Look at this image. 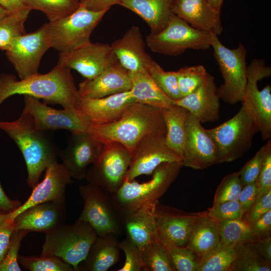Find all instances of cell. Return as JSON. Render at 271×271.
Returning <instances> with one entry per match:
<instances>
[{
	"instance_id": "cell-34",
	"label": "cell",
	"mask_w": 271,
	"mask_h": 271,
	"mask_svg": "<svg viewBox=\"0 0 271 271\" xmlns=\"http://www.w3.org/2000/svg\"><path fill=\"white\" fill-rule=\"evenodd\" d=\"M220 241L227 245L257 240L249 223L243 217L240 219H224L215 222Z\"/></svg>"
},
{
	"instance_id": "cell-7",
	"label": "cell",
	"mask_w": 271,
	"mask_h": 271,
	"mask_svg": "<svg viewBox=\"0 0 271 271\" xmlns=\"http://www.w3.org/2000/svg\"><path fill=\"white\" fill-rule=\"evenodd\" d=\"M211 46L224 81L217 89L220 99L230 105L242 102L247 83L246 48L240 43L237 48L229 49L214 34Z\"/></svg>"
},
{
	"instance_id": "cell-55",
	"label": "cell",
	"mask_w": 271,
	"mask_h": 271,
	"mask_svg": "<svg viewBox=\"0 0 271 271\" xmlns=\"http://www.w3.org/2000/svg\"><path fill=\"white\" fill-rule=\"evenodd\" d=\"M263 259L271 265V237H268L254 242Z\"/></svg>"
},
{
	"instance_id": "cell-6",
	"label": "cell",
	"mask_w": 271,
	"mask_h": 271,
	"mask_svg": "<svg viewBox=\"0 0 271 271\" xmlns=\"http://www.w3.org/2000/svg\"><path fill=\"white\" fill-rule=\"evenodd\" d=\"M107 12H93L80 6L70 15L47 23L51 47L67 53L90 43L91 33Z\"/></svg>"
},
{
	"instance_id": "cell-54",
	"label": "cell",
	"mask_w": 271,
	"mask_h": 271,
	"mask_svg": "<svg viewBox=\"0 0 271 271\" xmlns=\"http://www.w3.org/2000/svg\"><path fill=\"white\" fill-rule=\"evenodd\" d=\"M22 204L18 200H12L4 191L0 180V213L10 214L17 210Z\"/></svg>"
},
{
	"instance_id": "cell-4",
	"label": "cell",
	"mask_w": 271,
	"mask_h": 271,
	"mask_svg": "<svg viewBox=\"0 0 271 271\" xmlns=\"http://www.w3.org/2000/svg\"><path fill=\"white\" fill-rule=\"evenodd\" d=\"M182 166L181 162L163 163L154 171L152 179L143 183L125 179L117 191L110 195L122 223L132 213L155 205L177 178Z\"/></svg>"
},
{
	"instance_id": "cell-5",
	"label": "cell",
	"mask_w": 271,
	"mask_h": 271,
	"mask_svg": "<svg viewBox=\"0 0 271 271\" xmlns=\"http://www.w3.org/2000/svg\"><path fill=\"white\" fill-rule=\"evenodd\" d=\"M97 236L84 221L77 219L73 224L64 223L46 233L41 256L59 257L78 270Z\"/></svg>"
},
{
	"instance_id": "cell-53",
	"label": "cell",
	"mask_w": 271,
	"mask_h": 271,
	"mask_svg": "<svg viewBox=\"0 0 271 271\" xmlns=\"http://www.w3.org/2000/svg\"><path fill=\"white\" fill-rule=\"evenodd\" d=\"M80 6L93 12L108 11L113 5H119V0H79Z\"/></svg>"
},
{
	"instance_id": "cell-16",
	"label": "cell",
	"mask_w": 271,
	"mask_h": 271,
	"mask_svg": "<svg viewBox=\"0 0 271 271\" xmlns=\"http://www.w3.org/2000/svg\"><path fill=\"white\" fill-rule=\"evenodd\" d=\"M183 166L202 170L218 164L217 146L201 123L188 112L185 123Z\"/></svg>"
},
{
	"instance_id": "cell-45",
	"label": "cell",
	"mask_w": 271,
	"mask_h": 271,
	"mask_svg": "<svg viewBox=\"0 0 271 271\" xmlns=\"http://www.w3.org/2000/svg\"><path fill=\"white\" fill-rule=\"evenodd\" d=\"M30 231L26 230H15L7 252L0 263V271H21L18 258L19 252L23 238Z\"/></svg>"
},
{
	"instance_id": "cell-51",
	"label": "cell",
	"mask_w": 271,
	"mask_h": 271,
	"mask_svg": "<svg viewBox=\"0 0 271 271\" xmlns=\"http://www.w3.org/2000/svg\"><path fill=\"white\" fill-rule=\"evenodd\" d=\"M258 195L256 180L242 187L238 201L244 212H246L254 203Z\"/></svg>"
},
{
	"instance_id": "cell-26",
	"label": "cell",
	"mask_w": 271,
	"mask_h": 271,
	"mask_svg": "<svg viewBox=\"0 0 271 271\" xmlns=\"http://www.w3.org/2000/svg\"><path fill=\"white\" fill-rule=\"evenodd\" d=\"M135 102L129 90L101 98L81 99L79 109L91 124H104L117 119L127 107Z\"/></svg>"
},
{
	"instance_id": "cell-19",
	"label": "cell",
	"mask_w": 271,
	"mask_h": 271,
	"mask_svg": "<svg viewBox=\"0 0 271 271\" xmlns=\"http://www.w3.org/2000/svg\"><path fill=\"white\" fill-rule=\"evenodd\" d=\"M102 147L89 133H71L66 147L60 151L59 157L72 177L82 180L85 178L88 166L97 159Z\"/></svg>"
},
{
	"instance_id": "cell-25",
	"label": "cell",
	"mask_w": 271,
	"mask_h": 271,
	"mask_svg": "<svg viewBox=\"0 0 271 271\" xmlns=\"http://www.w3.org/2000/svg\"><path fill=\"white\" fill-rule=\"evenodd\" d=\"M200 213L185 212L163 205L159 201L154 208L158 232L180 246L186 245L192 226Z\"/></svg>"
},
{
	"instance_id": "cell-14",
	"label": "cell",
	"mask_w": 271,
	"mask_h": 271,
	"mask_svg": "<svg viewBox=\"0 0 271 271\" xmlns=\"http://www.w3.org/2000/svg\"><path fill=\"white\" fill-rule=\"evenodd\" d=\"M51 48L47 23L37 31L13 39L6 50L20 79L38 73L41 60Z\"/></svg>"
},
{
	"instance_id": "cell-41",
	"label": "cell",
	"mask_w": 271,
	"mask_h": 271,
	"mask_svg": "<svg viewBox=\"0 0 271 271\" xmlns=\"http://www.w3.org/2000/svg\"><path fill=\"white\" fill-rule=\"evenodd\" d=\"M18 261L30 271H75L72 265L56 256L19 255Z\"/></svg>"
},
{
	"instance_id": "cell-15",
	"label": "cell",
	"mask_w": 271,
	"mask_h": 271,
	"mask_svg": "<svg viewBox=\"0 0 271 271\" xmlns=\"http://www.w3.org/2000/svg\"><path fill=\"white\" fill-rule=\"evenodd\" d=\"M166 136L150 134L141 139L130 153L126 179L132 181L142 175H151L163 163L182 162V158L166 146Z\"/></svg>"
},
{
	"instance_id": "cell-8",
	"label": "cell",
	"mask_w": 271,
	"mask_h": 271,
	"mask_svg": "<svg viewBox=\"0 0 271 271\" xmlns=\"http://www.w3.org/2000/svg\"><path fill=\"white\" fill-rule=\"evenodd\" d=\"M213 34L192 27L175 14L166 27L157 34L150 33L146 42L154 52L177 56L188 49L206 50L211 46Z\"/></svg>"
},
{
	"instance_id": "cell-46",
	"label": "cell",
	"mask_w": 271,
	"mask_h": 271,
	"mask_svg": "<svg viewBox=\"0 0 271 271\" xmlns=\"http://www.w3.org/2000/svg\"><path fill=\"white\" fill-rule=\"evenodd\" d=\"M119 247L125 254V262L117 271H145L140 250L128 237L119 242Z\"/></svg>"
},
{
	"instance_id": "cell-20",
	"label": "cell",
	"mask_w": 271,
	"mask_h": 271,
	"mask_svg": "<svg viewBox=\"0 0 271 271\" xmlns=\"http://www.w3.org/2000/svg\"><path fill=\"white\" fill-rule=\"evenodd\" d=\"M68 216L66 200L49 201L34 205L14 219L15 230L44 233L65 223Z\"/></svg>"
},
{
	"instance_id": "cell-57",
	"label": "cell",
	"mask_w": 271,
	"mask_h": 271,
	"mask_svg": "<svg viewBox=\"0 0 271 271\" xmlns=\"http://www.w3.org/2000/svg\"><path fill=\"white\" fill-rule=\"evenodd\" d=\"M224 0H208L211 6L218 11L221 12V9Z\"/></svg>"
},
{
	"instance_id": "cell-18",
	"label": "cell",
	"mask_w": 271,
	"mask_h": 271,
	"mask_svg": "<svg viewBox=\"0 0 271 271\" xmlns=\"http://www.w3.org/2000/svg\"><path fill=\"white\" fill-rule=\"evenodd\" d=\"M72 176L62 163L57 160L51 162L46 168L43 180L33 188L32 192L26 201L11 213L10 219L26 209L38 204L49 202L64 201L68 184L72 182Z\"/></svg>"
},
{
	"instance_id": "cell-33",
	"label": "cell",
	"mask_w": 271,
	"mask_h": 271,
	"mask_svg": "<svg viewBox=\"0 0 271 271\" xmlns=\"http://www.w3.org/2000/svg\"><path fill=\"white\" fill-rule=\"evenodd\" d=\"M254 242L246 241L233 246L235 256L228 271L271 270V265L261 257Z\"/></svg>"
},
{
	"instance_id": "cell-47",
	"label": "cell",
	"mask_w": 271,
	"mask_h": 271,
	"mask_svg": "<svg viewBox=\"0 0 271 271\" xmlns=\"http://www.w3.org/2000/svg\"><path fill=\"white\" fill-rule=\"evenodd\" d=\"M206 212L215 222L224 219H240L244 215L237 200L226 201L212 206Z\"/></svg>"
},
{
	"instance_id": "cell-56",
	"label": "cell",
	"mask_w": 271,
	"mask_h": 271,
	"mask_svg": "<svg viewBox=\"0 0 271 271\" xmlns=\"http://www.w3.org/2000/svg\"><path fill=\"white\" fill-rule=\"evenodd\" d=\"M0 6L9 13L14 12L26 7L24 0H0Z\"/></svg>"
},
{
	"instance_id": "cell-52",
	"label": "cell",
	"mask_w": 271,
	"mask_h": 271,
	"mask_svg": "<svg viewBox=\"0 0 271 271\" xmlns=\"http://www.w3.org/2000/svg\"><path fill=\"white\" fill-rule=\"evenodd\" d=\"M15 230L14 220L10 218L0 225V263L7 252L12 235Z\"/></svg>"
},
{
	"instance_id": "cell-39",
	"label": "cell",
	"mask_w": 271,
	"mask_h": 271,
	"mask_svg": "<svg viewBox=\"0 0 271 271\" xmlns=\"http://www.w3.org/2000/svg\"><path fill=\"white\" fill-rule=\"evenodd\" d=\"M140 250L145 271H173L167 250L157 236Z\"/></svg>"
},
{
	"instance_id": "cell-10",
	"label": "cell",
	"mask_w": 271,
	"mask_h": 271,
	"mask_svg": "<svg viewBox=\"0 0 271 271\" xmlns=\"http://www.w3.org/2000/svg\"><path fill=\"white\" fill-rule=\"evenodd\" d=\"M271 75V68L261 59H254L247 68V83L242 106L258 128L263 141L271 138V86L262 90L258 81Z\"/></svg>"
},
{
	"instance_id": "cell-22",
	"label": "cell",
	"mask_w": 271,
	"mask_h": 271,
	"mask_svg": "<svg viewBox=\"0 0 271 271\" xmlns=\"http://www.w3.org/2000/svg\"><path fill=\"white\" fill-rule=\"evenodd\" d=\"M171 8L175 15L195 29L217 36L222 31L221 12L208 0H172Z\"/></svg>"
},
{
	"instance_id": "cell-37",
	"label": "cell",
	"mask_w": 271,
	"mask_h": 271,
	"mask_svg": "<svg viewBox=\"0 0 271 271\" xmlns=\"http://www.w3.org/2000/svg\"><path fill=\"white\" fill-rule=\"evenodd\" d=\"M235 256L233 246L221 242L199 258L198 271H228Z\"/></svg>"
},
{
	"instance_id": "cell-21",
	"label": "cell",
	"mask_w": 271,
	"mask_h": 271,
	"mask_svg": "<svg viewBox=\"0 0 271 271\" xmlns=\"http://www.w3.org/2000/svg\"><path fill=\"white\" fill-rule=\"evenodd\" d=\"M120 65L129 72L149 70L155 61L146 52L140 28L133 26L110 45Z\"/></svg>"
},
{
	"instance_id": "cell-50",
	"label": "cell",
	"mask_w": 271,
	"mask_h": 271,
	"mask_svg": "<svg viewBox=\"0 0 271 271\" xmlns=\"http://www.w3.org/2000/svg\"><path fill=\"white\" fill-rule=\"evenodd\" d=\"M258 196L271 190V153L267 155L256 180Z\"/></svg>"
},
{
	"instance_id": "cell-40",
	"label": "cell",
	"mask_w": 271,
	"mask_h": 271,
	"mask_svg": "<svg viewBox=\"0 0 271 271\" xmlns=\"http://www.w3.org/2000/svg\"><path fill=\"white\" fill-rule=\"evenodd\" d=\"M176 73L178 87L183 97L198 88L209 74L201 65L184 67Z\"/></svg>"
},
{
	"instance_id": "cell-30",
	"label": "cell",
	"mask_w": 271,
	"mask_h": 271,
	"mask_svg": "<svg viewBox=\"0 0 271 271\" xmlns=\"http://www.w3.org/2000/svg\"><path fill=\"white\" fill-rule=\"evenodd\" d=\"M155 205L143 208L132 213L123 222L127 237L139 249L156 237L158 228L154 214Z\"/></svg>"
},
{
	"instance_id": "cell-17",
	"label": "cell",
	"mask_w": 271,
	"mask_h": 271,
	"mask_svg": "<svg viewBox=\"0 0 271 271\" xmlns=\"http://www.w3.org/2000/svg\"><path fill=\"white\" fill-rule=\"evenodd\" d=\"M118 62L110 45L90 42L73 51L60 53L57 65L74 69L91 79Z\"/></svg>"
},
{
	"instance_id": "cell-38",
	"label": "cell",
	"mask_w": 271,
	"mask_h": 271,
	"mask_svg": "<svg viewBox=\"0 0 271 271\" xmlns=\"http://www.w3.org/2000/svg\"><path fill=\"white\" fill-rule=\"evenodd\" d=\"M24 3L31 10L43 12L50 22L64 18L80 7L77 0H24Z\"/></svg>"
},
{
	"instance_id": "cell-58",
	"label": "cell",
	"mask_w": 271,
	"mask_h": 271,
	"mask_svg": "<svg viewBox=\"0 0 271 271\" xmlns=\"http://www.w3.org/2000/svg\"><path fill=\"white\" fill-rule=\"evenodd\" d=\"M11 214L0 213V225L10 218Z\"/></svg>"
},
{
	"instance_id": "cell-60",
	"label": "cell",
	"mask_w": 271,
	"mask_h": 271,
	"mask_svg": "<svg viewBox=\"0 0 271 271\" xmlns=\"http://www.w3.org/2000/svg\"><path fill=\"white\" fill-rule=\"evenodd\" d=\"M78 1H79V0H77Z\"/></svg>"
},
{
	"instance_id": "cell-3",
	"label": "cell",
	"mask_w": 271,
	"mask_h": 271,
	"mask_svg": "<svg viewBox=\"0 0 271 271\" xmlns=\"http://www.w3.org/2000/svg\"><path fill=\"white\" fill-rule=\"evenodd\" d=\"M0 129L13 140L22 153L27 167V184L34 188L61 151L46 133L47 130L36 129L32 116L23 110L16 120L0 121Z\"/></svg>"
},
{
	"instance_id": "cell-28",
	"label": "cell",
	"mask_w": 271,
	"mask_h": 271,
	"mask_svg": "<svg viewBox=\"0 0 271 271\" xmlns=\"http://www.w3.org/2000/svg\"><path fill=\"white\" fill-rule=\"evenodd\" d=\"M120 250L116 235L97 236L78 270L106 271L118 261Z\"/></svg>"
},
{
	"instance_id": "cell-42",
	"label": "cell",
	"mask_w": 271,
	"mask_h": 271,
	"mask_svg": "<svg viewBox=\"0 0 271 271\" xmlns=\"http://www.w3.org/2000/svg\"><path fill=\"white\" fill-rule=\"evenodd\" d=\"M149 72L159 88L171 99L175 102L183 97L178 87L176 71H165L155 62Z\"/></svg>"
},
{
	"instance_id": "cell-11",
	"label": "cell",
	"mask_w": 271,
	"mask_h": 271,
	"mask_svg": "<svg viewBox=\"0 0 271 271\" xmlns=\"http://www.w3.org/2000/svg\"><path fill=\"white\" fill-rule=\"evenodd\" d=\"M130 160V153L121 144H104L97 159L88 169L85 178L88 182L111 194L124 181Z\"/></svg>"
},
{
	"instance_id": "cell-1",
	"label": "cell",
	"mask_w": 271,
	"mask_h": 271,
	"mask_svg": "<svg viewBox=\"0 0 271 271\" xmlns=\"http://www.w3.org/2000/svg\"><path fill=\"white\" fill-rule=\"evenodd\" d=\"M16 94L42 99L45 103L59 104L64 108L79 109L81 100L71 69L58 65L48 73L18 80L13 74H0V115L4 101Z\"/></svg>"
},
{
	"instance_id": "cell-59",
	"label": "cell",
	"mask_w": 271,
	"mask_h": 271,
	"mask_svg": "<svg viewBox=\"0 0 271 271\" xmlns=\"http://www.w3.org/2000/svg\"><path fill=\"white\" fill-rule=\"evenodd\" d=\"M9 12L0 6V19L6 16Z\"/></svg>"
},
{
	"instance_id": "cell-49",
	"label": "cell",
	"mask_w": 271,
	"mask_h": 271,
	"mask_svg": "<svg viewBox=\"0 0 271 271\" xmlns=\"http://www.w3.org/2000/svg\"><path fill=\"white\" fill-rule=\"evenodd\" d=\"M249 224L257 240L270 236L271 210Z\"/></svg>"
},
{
	"instance_id": "cell-23",
	"label": "cell",
	"mask_w": 271,
	"mask_h": 271,
	"mask_svg": "<svg viewBox=\"0 0 271 271\" xmlns=\"http://www.w3.org/2000/svg\"><path fill=\"white\" fill-rule=\"evenodd\" d=\"M217 89L214 77L209 73L198 88L174 103L186 108L201 123L215 122L219 119L220 107Z\"/></svg>"
},
{
	"instance_id": "cell-43",
	"label": "cell",
	"mask_w": 271,
	"mask_h": 271,
	"mask_svg": "<svg viewBox=\"0 0 271 271\" xmlns=\"http://www.w3.org/2000/svg\"><path fill=\"white\" fill-rule=\"evenodd\" d=\"M271 153V140L262 146L254 156L238 171L242 186L255 181L263 166L266 158Z\"/></svg>"
},
{
	"instance_id": "cell-32",
	"label": "cell",
	"mask_w": 271,
	"mask_h": 271,
	"mask_svg": "<svg viewBox=\"0 0 271 271\" xmlns=\"http://www.w3.org/2000/svg\"><path fill=\"white\" fill-rule=\"evenodd\" d=\"M189 111L174 104L162 109L166 127V145L172 152L182 158L185 137V123Z\"/></svg>"
},
{
	"instance_id": "cell-24",
	"label": "cell",
	"mask_w": 271,
	"mask_h": 271,
	"mask_svg": "<svg viewBox=\"0 0 271 271\" xmlns=\"http://www.w3.org/2000/svg\"><path fill=\"white\" fill-rule=\"evenodd\" d=\"M131 88L128 71L118 62L96 77L80 82L78 91L81 99H92L129 91Z\"/></svg>"
},
{
	"instance_id": "cell-9",
	"label": "cell",
	"mask_w": 271,
	"mask_h": 271,
	"mask_svg": "<svg viewBox=\"0 0 271 271\" xmlns=\"http://www.w3.org/2000/svg\"><path fill=\"white\" fill-rule=\"evenodd\" d=\"M218 149V164L231 162L242 157L251 148L257 127L242 106L232 118L207 129Z\"/></svg>"
},
{
	"instance_id": "cell-35",
	"label": "cell",
	"mask_w": 271,
	"mask_h": 271,
	"mask_svg": "<svg viewBox=\"0 0 271 271\" xmlns=\"http://www.w3.org/2000/svg\"><path fill=\"white\" fill-rule=\"evenodd\" d=\"M157 237L167 250L173 271H198L199 258L190 249L176 245L158 231Z\"/></svg>"
},
{
	"instance_id": "cell-12",
	"label": "cell",
	"mask_w": 271,
	"mask_h": 271,
	"mask_svg": "<svg viewBox=\"0 0 271 271\" xmlns=\"http://www.w3.org/2000/svg\"><path fill=\"white\" fill-rule=\"evenodd\" d=\"M79 191L84 205L77 219L88 223L98 236L120 235L123 223L113 206L110 194L89 182L80 186Z\"/></svg>"
},
{
	"instance_id": "cell-29",
	"label": "cell",
	"mask_w": 271,
	"mask_h": 271,
	"mask_svg": "<svg viewBox=\"0 0 271 271\" xmlns=\"http://www.w3.org/2000/svg\"><path fill=\"white\" fill-rule=\"evenodd\" d=\"M128 73L131 82L130 91L137 102L162 109L175 104L159 88L148 71Z\"/></svg>"
},
{
	"instance_id": "cell-2",
	"label": "cell",
	"mask_w": 271,
	"mask_h": 271,
	"mask_svg": "<svg viewBox=\"0 0 271 271\" xmlns=\"http://www.w3.org/2000/svg\"><path fill=\"white\" fill-rule=\"evenodd\" d=\"M88 133L103 145L117 143L131 153L147 134L166 136V127L162 108L135 102L117 119L104 124H91Z\"/></svg>"
},
{
	"instance_id": "cell-36",
	"label": "cell",
	"mask_w": 271,
	"mask_h": 271,
	"mask_svg": "<svg viewBox=\"0 0 271 271\" xmlns=\"http://www.w3.org/2000/svg\"><path fill=\"white\" fill-rule=\"evenodd\" d=\"M31 10L26 7L8 13L0 19V49L6 51L12 41L25 34L24 23Z\"/></svg>"
},
{
	"instance_id": "cell-31",
	"label": "cell",
	"mask_w": 271,
	"mask_h": 271,
	"mask_svg": "<svg viewBox=\"0 0 271 271\" xmlns=\"http://www.w3.org/2000/svg\"><path fill=\"white\" fill-rule=\"evenodd\" d=\"M219 242L216 222L206 211L200 212L192 226L186 246L200 258L215 247Z\"/></svg>"
},
{
	"instance_id": "cell-27",
	"label": "cell",
	"mask_w": 271,
	"mask_h": 271,
	"mask_svg": "<svg viewBox=\"0 0 271 271\" xmlns=\"http://www.w3.org/2000/svg\"><path fill=\"white\" fill-rule=\"evenodd\" d=\"M172 0H119V5L133 12L149 25L152 34L164 29L174 14Z\"/></svg>"
},
{
	"instance_id": "cell-48",
	"label": "cell",
	"mask_w": 271,
	"mask_h": 271,
	"mask_svg": "<svg viewBox=\"0 0 271 271\" xmlns=\"http://www.w3.org/2000/svg\"><path fill=\"white\" fill-rule=\"evenodd\" d=\"M271 210V190L266 193L258 196L250 208L243 215L249 223H251L260 216Z\"/></svg>"
},
{
	"instance_id": "cell-44",
	"label": "cell",
	"mask_w": 271,
	"mask_h": 271,
	"mask_svg": "<svg viewBox=\"0 0 271 271\" xmlns=\"http://www.w3.org/2000/svg\"><path fill=\"white\" fill-rule=\"evenodd\" d=\"M242 188L238 172L225 176L216 190L212 206L238 200Z\"/></svg>"
},
{
	"instance_id": "cell-13",
	"label": "cell",
	"mask_w": 271,
	"mask_h": 271,
	"mask_svg": "<svg viewBox=\"0 0 271 271\" xmlns=\"http://www.w3.org/2000/svg\"><path fill=\"white\" fill-rule=\"evenodd\" d=\"M24 96L23 111L30 114L36 129L42 130L65 129L72 134L88 133L91 122L80 109H57L32 96Z\"/></svg>"
}]
</instances>
